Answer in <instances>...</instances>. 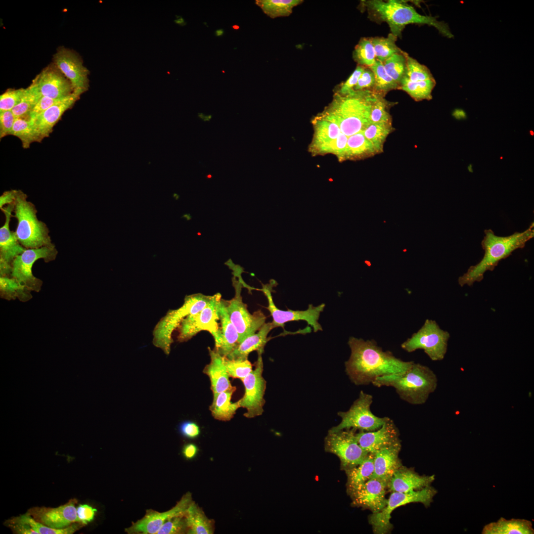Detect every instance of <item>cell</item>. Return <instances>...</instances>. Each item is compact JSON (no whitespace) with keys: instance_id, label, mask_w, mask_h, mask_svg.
<instances>
[{"instance_id":"47","label":"cell","mask_w":534,"mask_h":534,"mask_svg":"<svg viewBox=\"0 0 534 534\" xmlns=\"http://www.w3.org/2000/svg\"><path fill=\"white\" fill-rule=\"evenodd\" d=\"M407 54L402 50L393 55L382 63L387 73L400 87L406 69Z\"/></svg>"},{"instance_id":"61","label":"cell","mask_w":534,"mask_h":534,"mask_svg":"<svg viewBox=\"0 0 534 534\" xmlns=\"http://www.w3.org/2000/svg\"><path fill=\"white\" fill-rule=\"evenodd\" d=\"M182 218H186L187 220H188V221L191 219V216H190V215L189 214L184 215L182 217Z\"/></svg>"},{"instance_id":"44","label":"cell","mask_w":534,"mask_h":534,"mask_svg":"<svg viewBox=\"0 0 534 534\" xmlns=\"http://www.w3.org/2000/svg\"><path fill=\"white\" fill-rule=\"evenodd\" d=\"M42 97L36 86L32 84L25 89L20 101L11 110L16 118H29V114L39 99Z\"/></svg>"},{"instance_id":"12","label":"cell","mask_w":534,"mask_h":534,"mask_svg":"<svg viewBox=\"0 0 534 534\" xmlns=\"http://www.w3.org/2000/svg\"><path fill=\"white\" fill-rule=\"evenodd\" d=\"M221 299V294L217 293L202 310L187 315L176 329L177 340L187 341L201 331L209 332L215 339L220 328L219 305Z\"/></svg>"},{"instance_id":"36","label":"cell","mask_w":534,"mask_h":534,"mask_svg":"<svg viewBox=\"0 0 534 534\" xmlns=\"http://www.w3.org/2000/svg\"><path fill=\"white\" fill-rule=\"evenodd\" d=\"M301 0H257L256 3L271 18L288 16L293 8L301 3Z\"/></svg>"},{"instance_id":"35","label":"cell","mask_w":534,"mask_h":534,"mask_svg":"<svg viewBox=\"0 0 534 534\" xmlns=\"http://www.w3.org/2000/svg\"><path fill=\"white\" fill-rule=\"evenodd\" d=\"M314 134L311 149L336 138L341 133L335 123L319 116L314 121Z\"/></svg>"},{"instance_id":"40","label":"cell","mask_w":534,"mask_h":534,"mask_svg":"<svg viewBox=\"0 0 534 534\" xmlns=\"http://www.w3.org/2000/svg\"><path fill=\"white\" fill-rule=\"evenodd\" d=\"M373 44L376 60L382 63L395 53L402 50L396 44L397 37L389 34L387 37H370Z\"/></svg>"},{"instance_id":"46","label":"cell","mask_w":534,"mask_h":534,"mask_svg":"<svg viewBox=\"0 0 534 534\" xmlns=\"http://www.w3.org/2000/svg\"><path fill=\"white\" fill-rule=\"evenodd\" d=\"M357 65L370 67L375 63V53L370 37L361 38L356 45L353 53Z\"/></svg>"},{"instance_id":"38","label":"cell","mask_w":534,"mask_h":534,"mask_svg":"<svg viewBox=\"0 0 534 534\" xmlns=\"http://www.w3.org/2000/svg\"><path fill=\"white\" fill-rule=\"evenodd\" d=\"M0 291L1 298L8 301L18 298L26 302L32 298L31 291L12 277H0Z\"/></svg>"},{"instance_id":"55","label":"cell","mask_w":534,"mask_h":534,"mask_svg":"<svg viewBox=\"0 0 534 534\" xmlns=\"http://www.w3.org/2000/svg\"><path fill=\"white\" fill-rule=\"evenodd\" d=\"M61 99H54L46 96H42L30 112L29 114L30 119H33L35 118Z\"/></svg>"},{"instance_id":"4","label":"cell","mask_w":534,"mask_h":534,"mask_svg":"<svg viewBox=\"0 0 534 534\" xmlns=\"http://www.w3.org/2000/svg\"><path fill=\"white\" fill-rule=\"evenodd\" d=\"M376 93L354 90L345 95L336 93L331 103L319 117L336 124L348 137L362 132L370 124L372 104Z\"/></svg>"},{"instance_id":"33","label":"cell","mask_w":534,"mask_h":534,"mask_svg":"<svg viewBox=\"0 0 534 534\" xmlns=\"http://www.w3.org/2000/svg\"><path fill=\"white\" fill-rule=\"evenodd\" d=\"M373 460L374 454L369 453L360 464L345 470L349 493L371 479L374 471Z\"/></svg>"},{"instance_id":"15","label":"cell","mask_w":534,"mask_h":534,"mask_svg":"<svg viewBox=\"0 0 534 534\" xmlns=\"http://www.w3.org/2000/svg\"><path fill=\"white\" fill-rule=\"evenodd\" d=\"M257 352L258 358L254 369L241 380L245 392L243 396L237 401L240 407L246 409L244 416L248 418L261 415L264 412L263 407L265 403L264 395L266 381L263 376L262 354L264 351Z\"/></svg>"},{"instance_id":"9","label":"cell","mask_w":534,"mask_h":534,"mask_svg":"<svg viewBox=\"0 0 534 534\" xmlns=\"http://www.w3.org/2000/svg\"><path fill=\"white\" fill-rule=\"evenodd\" d=\"M239 280L232 278L235 290L234 296L229 300H223L230 319L238 334L239 344L247 337L257 332L266 323V316L261 310L251 313L242 300L241 291L244 284L241 275Z\"/></svg>"},{"instance_id":"60","label":"cell","mask_w":534,"mask_h":534,"mask_svg":"<svg viewBox=\"0 0 534 534\" xmlns=\"http://www.w3.org/2000/svg\"><path fill=\"white\" fill-rule=\"evenodd\" d=\"M199 117L204 121H209L212 118L211 115H205L203 113L198 114Z\"/></svg>"},{"instance_id":"10","label":"cell","mask_w":534,"mask_h":534,"mask_svg":"<svg viewBox=\"0 0 534 534\" xmlns=\"http://www.w3.org/2000/svg\"><path fill=\"white\" fill-rule=\"evenodd\" d=\"M437 492L436 490L431 486L409 492H392L383 509L378 513H372L369 517L368 521L372 526L373 532L377 534L388 533L393 528L390 519L391 513L395 509L414 502L421 503L425 507H429Z\"/></svg>"},{"instance_id":"3","label":"cell","mask_w":534,"mask_h":534,"mask_svg":"<svg viewBox=\"0 0 534 534\" xmlns=\"http://www.w3.org/2000/svg\"><path fill=\"white\" fill-rule=\"evenodd\" d=\"M485 236L481 242L484 255L476 265L469 267L467 271L458 279L459 285L472 286L480 282L487 271H492L501 260L511 255L513 252L525 246L526 243L534 236V222L523 232H515L507 236H499L490 229L484 231Z\"/></svg>"},{"instance_id":"17","label":"cell","mask_w":534,"mask_h":534,"mask_svg":"<svg viewBox=\"0 0 534 534\" xmlns=\"http://www.w3.org/2000/svg\"><path fill=\"white\" fill-rule=\"evenodd\" d=\"M193 501L192 494L187 492L168 511L159 512L152 509H147L144 517L126 528L125 532L129 534H156L168 520L175 516L184 515Z\"/></svg>"},{"instance_id":"52","label":"cell","mask_w":534,"mask_h":534,"mask_svg":"<svg viewBox=\"0 0 534 534\" xmlns=\"http://www.w3.org/2000/svg\"><path fill=\"white\" fill-rule=\"evenodd\" d=\"M365 68V67L357 65L349 78L340 85V87L336 93L340 95H345L354 91V87Z\"/></svg>"},{"instance_id":"37","label":"cell","mask_w":534,"mask_h":534,"mask_svg":"<svg viewBox=\"0 0 534 534\" xmlns=\"http://www.w3.org/2000/svg\"><path fill=\"white\" fill-rule=\"evenodd\" d=\"M10 135L18 137L24 149L29 148L33 142H41L32 121L29 118H16Z\"/></svg>"},{"instance_id":"63","label":"cell","mask_w":534,"mask_h":534,"mask_svg":"<svg viewBox=\"0 0 534 534\" xmlns=\"http://www.w3.org/2000/svg\"><path fill=\"white\" fill-rule=\"evenodd\" d=\"M219 31V30H218V31H216V33H217V34H218ZM222 33V30H220V32H219V36L221 35Z\"/></svg>"},{"instance_id":"56","label":"cell","mask_w":534,"mask_h":534,"mask_svg":"<svg viewBox=\"0 0 534 534\" xmlns=\"http://www.w3.org/2000/svg\"><path fill=\"white\" fill-rule=\"evenodd\" d=\"M77 513L79 522L87 525L94 519L97 510L88 504H81L77 508Z\"/></svg>"},{"instance_id":"30","label":"cell","mask_w":534,"mask_h":534,"mask_svg":"<svg viewBox=\"0 0 534 534\" xmlns=\"http://www.w3.org/2000/svg\"><path fill=\"white\" fill-rule=\"evenodd\" d=\"M482 534H534L532 522L523 519L507 520L500 518L497 521L486 525Z\"/></svg>"},{"instance_id":"20","label":"cell","mask_w":534,"mask_h":534,"mask_svg":"<svg viewBox=\"0 0 534 534\" xmlns=\"http://www.w3.org/2000/svg\"><path fill=\"white\" fill-rule=\"evenodd\" d=\"M387 489L386 482L371 478L349 494L353 504L376 513L382 510L386 504Z\"/></svg>"},{"instance_id":"23","label":"cell","mask_w":534,"mask_h":534,"mask_svg":"<svg viewBox=\"0 0 534 534\" xmlns=\"http://www.w3.org/2000/svg\"><path fill=\"white\" fill-rule=\"evenodd\" d=\"M80 94L73 92L57 101L41 114L31 119L41 141L49 136L54 126L61 119L64 112L71 108L79 99Z\"/></svg>"},{"instance_id":"51","label":"cell","mask_w":534,"mask_h":534,"mask_svg":"<svg viewBox=\"0 0 534 534\" xmlns=\"http://www.w3.org/2000/svg\"><path fill=\"white\" fill-rule=\"evenodd\" d=\"M26 89H8L0 96V112L11 111L22 99Z\"/></svg>"},{"instance_id":"7","label":"cell","mask_w":534,"mask_h":534,"mask_svg":"<svg viewBox=\"0 0 534 534\" xmlns=\"http://www.w3.org/2000/svg\"><path fill=\"white\" fill-rule=\"evenodd\" d=\"M212 297L201 293L186 296L180 307L169 310L156 324L153 331V345L162 349L166 355H169L174 332L187 315L202 310Z\"/></svg>"},{"instance_id":"27","label":"cell","mask_w":534,"mask_h":534,"mask_svg":"<svg viewBox=\"0 0 534 534\" xmlns=\"http://www.w3.org/2000/svg\"><path fill=\"white\" fill-rule=\"evenodd\" d=\"M219 313L220 326L217 336L214 339L215 350L222 356L227 357L239 344L238 334L229 317L222 299L219 305Z\"/></svg>"},{"instance_id":"24","label":"cell","mask_w":534,"mask_h":534,"mask_svg":"<svg viewBox=\"0 0 534 534\" xmlns=\"http://www.w3.org/2000/svg\"><path fill=\"white\" fill-rule=\"evenodd\" d=\"M435 480V475H419L412 470L401 466L393 474L387 483V489L392 492H409L422 490Z\"/></svg>"},{"instance_id":"48","label":"cell","mask_w":534,"mask_h":534,"mask_svg":"<svg viewBox=\"0 0 534 534\" xmlns=\"http://www.w3.org/2000/svg\"><path fill=\"white\" fill-rule=\"evenodd\" d=\"M348 138V136L341 133L336 138L316 147L312 151L316 153H333L339 160H345Z\"/></svg>"},{"instance_id":"34","label":"cell","mask_w":534,"mask_h":534,"mask_svg":"<svg viewBox=\"0 0 534 534\" xmlns=\"http://www.w3.org/2000/svg\"><path fill=\"white\" fill-rule=\"evenodd\" d=\"M377 154L372 144L365 138L362 132L348 137L346 159L368 157Z\"/></svg>"},{"instance_id":"13","label":"cell","mask_w":534,"mask_h":534,"mask_svg":"<svg viewBox=\"0 0 534 534\" xmlns=\"http://www.w3.org/2000/svg\"><path fill=\"white\" fill-rule=\"evenodd\" d=\"M353 429L330 431L325 438L326 451L337 455L345 470L360 464L368 453L359 445Z\"/></svg>"},{"instance_id":"8","label":"cell","mask_w":534,"mask_h":534,"mask_svg":"<svg viewBox=\"0 0 534 534\" xmlns=\"http://www.w3.org/2000/svg\"><path fill=\"white\" fill-rule=\"evenodd\" d=\"M449 332L441 329L436 321L426 319L420 329L401 344L408 353L423 350L433 361L443 360L446 354Z\"/></svg>"},{"instance_id":"19","label":"cell","mask_w":534,"mask_h":534,"mask_svg":"<svg viewBox=\"0 0 534 534\" xmlns=\"http://www.w3.org/2000/svg\"><path fill=\"white\" fill-rule=\"evenodd\" d=\"M77 500H70L66 504L56 508L36 507L30 509L28 513L37 522L48 527L61 529L73 523H80L75 504Z\"/></svg>"},{"instance_id":"25","label":"cell","mask_w":534,"mask_h":534,"mask_svg":"<svg viewBox=\"0 0 534 534\" xmlns=\"http://www.w3.org/2000/svg\"><path fill=\"white\" fill-rule=\"evenodd\" d=\"M401 448L399 441L374 454V471L371 478L388 483L394 473L401 466L399 458Z\"/></svg>"},{"instance_id":"43","label":"cell","mask_w":534,"mask_h":534,"mask_svg":"<svg viewBox=\"0 0 534 534\" xmlns=\"http://www.w3.org/2000/svg\"><path fill=\"white\" fill-rule=\"evenodd\" d=\"M369 68L375 75V86L372 91L385 96L392 90L399 89V85L387 73L382 62L376 60Z\"/></svg>"},{"instance_id":"6","label":"cell","mask_w":534,"mask_h":534,"mask_svg":"<svg viewBox=\"0 0 534 534\" xmlns=\"http://www.w3.org/2000/svg\"><path fill=\"white\" fill-rule=\"evenodd\" d=\"M14 205V217L17 220L15 232L20 244L26 249L54 245L46 224L37 217L35 206L21 190H17Z\"/></svg>"},{"instance_id":"53","label":"cell","mask_w":534,"mask_h":534,"mask_svg":"<svg viewBox=\"0 0 534 534\" xmlns=\"http://www.w3.org/2000/svg\"><path fill=\"white\" fill-rule=\"evenodd\" d=\"M375 82L374 72L370 68L365 67L354 87V90L372 91L375 86Z\"/></svg>"},{"instance_id":"28","label":"cell","mask_w":534,"mask_h":534,"mask_svg":"<svg viewBox=\"0 0 534 534\" xmlns=\"http://www.w3.org/2000/svg\"><path fill=\"white\" fill-rule=\"evenodd\" d=\"M210 362L206 365L203 373L209 378L213 396L232 388L224 361V356L215 349L208 348Z\"/></svg>"},{"instance_id":"50","label":"cell","mask_w":534,"mask_h":534,"mask_svg":"<svg viewBox=\"0 0 534 534\" xmlns=\"http://www.w3.org/2000/svg\"><path fill=\"white\" fill-rule=\"evenodd\" d=\"M188 533V528L184 515L174 517L166 521L157 534H184Z\"/></svg>"},{"instance_id":"22","label":"cell","mask_w":534,"mask_h":534,"mask_svg":"<svg viewBox=\"0 0 534 534\" xmlns=\"http://www.w3.org/2000/svg\"><path fill=\"white\" fill-rule=\"evenodd\" d=\"M357 441L367 453L374 454L399 441V432L393 420L387 417L382 426L372 431L356 433Z\"/></svg>"},{"instance_id":"5","label":"cell","mask_w":534,"mask_h":534,"mask_svg":"<svg viewBox=\"0 0 534 534\" xmlns=\"http://www.w3.org/2000/svg\"><path fill=\"white\" fill-rule=\"evenodd\" d=\"M438 382L436 374L431 368L414 362L405 371L377 377L372 384L377 387H393L403 401L421 405L435 391Z\"/></svg>"},{"instance_id":"14","label":"cell","mask_w":534,"mask_h":534,"mask_svg":"<svg viewBox=\"0 0 534 534\" xmlns=\"http://www.w3.org/2000/svg\"><path fill=\"white\" fill-rule=\"evenodd\" d=\"M58 254L55 245L36 249H26L17 256L12 263V277L31 291L39 292L43 281L32 273L34 263L42 259L46 263L54 261Z\"/></svg>"},{"instance_id":"62","label":"cell","mask_w":534,"mask_h":534,"mask_svg":"<svg viewBox=\"0 0 534 534\" xmlns=\"http://www.w3.org/2000/svg\"><path fill=\"white\" fill-rule=\"evenodd\" d=\"M232 28L235 30H237L239 28V27L238 25H233Z\"/></svg>"},{"instance_id":"29","label":"cell","mask_w":534,"mask_h":534,"mask_svg":"<svg viewBox=\"0 0 534 534\" xmlns=\"http://www.w3.org/2000/svg\"><path fill=\"white\" fill-rule=\"evenodd\" d=\"M274 328L271 322L265 323L256 333L247 337L226 357L231 359H247L253 351H264L269 340L267 335Z\"/></svg>"},{"instance_id":"31","label":"cell","mask_w":534,"mask_h":534,"mask_svg":"<svg viewBox=\"0 0 534 534\" xmlns=\"http://www.w3.org/2000/svg\"><path fill=\"white\" fill-rule=\"evenodd\" d=\"M184 516L190 534H213L215 529L213 519L209 518L202 508L194 501L186 510Z\"/></svg>"},{"instance_id":"16","label":"cell","mask_w":534,"mask_h":534,"mask_svg":"<svg viewBox=\"0 0 534 534\" xmlns=\"http://www.w3.org/2000/svg\"><path fill=\"white\" fill-rule=\"evenodd\" d=\"M276 285V282L274 279H270L269 283L262 284V288L260 289L267 298L268 306L267 309L272 317L271 322L274 328L281 327L284 329V324L287 322L304 320L312 327L314 332L322 330L318 320L320 313L324 309V304L317 307L310 304L308 309L305 311H293L289 309L287 311L281 310L274 304L272 296L273 287Z\"/></svg>"},{"instance_id":"54","label":"cell","mask_w":534,"mask_h":534,"mask_svg":"<svg viewBox=\"0 0 534 534\" xmlns=\"http://www.w3.org/2000/svg\"><path fill=\"white\" fill-rule=\"evenodd\" d=\"M16 117L11 111L0 112V138L10 135Z\"/></svg>"},{"instance_id":"39","label":"cell","mask_w":534,"mask_h":534,"mask_svg":"<svg viewBox=\"0 0 534 534\" xmlns=\"http://www.w3.org/2000/svg\"><path fill=\"white\" fill-rule=\"evenodd\" d=\"M10 520L29 526L38 534H72L84 525L81 523H75L64 529H55L37 522L28 512Z\"/></svg>"},{"instance_id":"26","label":"cell","mask_w":534,"mask_h":534,"mask_svg":"<svg viewBox=\"0 0 534 534\" xmlns=\"http://www.w3.org/2000/svg\"><path fill=\"white\" fill-rule=\"evenodd\" d=\"M14 206V203L8 204L1 210L5 215V220L3 225L0 228V261L11 266L14 259L26 249L18 241L15 232L9 229Z\"/></svg>"},{"instance_id":"18","label":"cell","mask_w":534,"mask_h":534,"mask_svg":"<svg viewBox=\"0 0 534 534\" xmlns=\"http://www.w3.org/2000/svg\"><path fill=\"white\" fill-rule=\"evenodd\" d=\"M56 67L71 83L73 92L81 95L89 87V70L73 50L60 47L53 55Z\"/></svg>"},{"instance_id":"57","label":"cell","mask_w":534,"mask_h":534,"mask_svg":"<svg viewBox=\"0 0 534 534\" xmlns=\"http://www.w3.org/2000/svg\"><path fill=\"white\" fill-rule=\"evenodd\" d=\"M179 430L183 436L189 439H194L197 437L200 433L199 426L196 423L191 421L182 422L179 425Z\"/></svg>"},{"instance_id":"59","label":"cell","mask_w":534,"mask_h":534,"mask_svg":"<svg viewBox=\"0 0 534 534\" xmlns=\"http://www.w3.org/2000/svg\"><path fill=\"white\" fill-rule=\"evenodd\" d=\"M198 450V447L195 444L189 443L184 445L182 452L186 459H191L196 455Z\"/></svg>"},{"instance_id":"1","label":"cell","mask_w":534,"mask_h":534,"mask_svg":"<svg viewBox=\"0 0 534 534\" xmlns=\"http://www.w3.org/2000/svg\"><path fill=\"white\" fill-rule=\"evenodd\" d=\"M351 349L349 359L345 362V371L352 383L357 386L368 385L377 377L402 373L414 362L403 361L390 351H384L374 340H364L350 337Z\"/></svg>"},{"instance_id":"49","label":"cell","mask_w":534,"mask_h":534,"mask_svg":"<svg viewBox=\"0 0 534 534\" xmlns=\"http://www.w3.org/2000/svg\"><path fill=\"white\" fill-rule=\"evenodd\" d=\"M224 361L229 376L233 378L242 380L253 370L248 358L231 359L224 356Z\"/></svg>"},{"instance_id":"41","label":"cell","mask_w":534,"mask_h":534,"mask_svg":"<svg viewBox=\"0 0 534 534\" xmlns=\"http://www.w3.org/2000/svg\"><path fill=\"white\" fill-rule=\"evenodd\" d=\"M393 130L392 125L370 123L362 132L365 138L379 153L383 151L386 139Z\"/></svg>"},{"instance_id":"11","label":"cell","mask_w":534,"mask_h":534,"mask_svg":"<svg viewBox=\"0 0 534 534\" xmlns=\"http://www.w3.org/2000/svg\"><path fill=\"white\" fill-rule=\"evenodd\" d=\"M373 396L361 391L358 398L354 401L349 409L339 411L338 415L341 421L330 430L335 431L353 429L362 431H372L380 428L387 417H380L374 415L370 409Z\"/></svg>"},{"instance_id":"21","label":"cell","mask_w":534,"mask_h":534,"mask_svg":"<svg viewBox=\"0 0 534 534\" xmlns=\"http://www.w3.org/2000/svg\"><path fill=\"white\" fill-rule=\"evenodd\" d=\"M32 83L42 96L61 99L71 95L73 89L70 81L53 66L44 68Z\"/></svg>"},{"instance_id":"45","label":"cell","mask_w":534,"mask_h":534,"mask_svg":"<svg viewBox=\"0 0 534 534\" xmlns=\"http://www.w3.org/2000/svg\"><path fill=\"white\" fill-rule=\"evenodd\" d=\"M375 93V98L371 108L370 123L392 125L389 109L393 105V102L387 100L385 96Z\"/></svg>"},{"instance_id":"58","label":"cell","mask_w":534,"mask_h":534,"mask_svg":"<svg viewBox=\"0 0 534 534\" xmlns=\"http://www.w3.org/2000/svg\"><path fill=\"white\" fill-rule=\"evenodd\" d=\"M17 190H10L4 192L0 196V209L1 210L4 205L14 203Z\"/></svg>"},{"instance_id":"32","label":"cell","mask_w":534,"mask_h":534,"mask_svg":"<svg viewBox=\"0 0 534 534\" xmlns=\"http://www.w3.org/2000/svg\"><path fill=\"white\" fill-rule=\"evenodd\" d=\"M236 388L223 391L213 396V401L209 407L213 417L220 421H227L234 416L236 410L240 408L238 401H231L232 394Z\"/></svg>"},{"instance_id":"64","label":"cell","mask_w":534,"mask_h":534,"mask_svg":"<svg viewBox=\"0 0 534 534\" xmlns=\"http://www.w3.org/2000/svg\"><path fill=\"white\" fill-rule=\"evenodd\" d=\"M211 177H212V176H211V175H208V176H207V178H211Z\"/></svg>"},{"instance_id":"2","label":"cell","mask_w":534,"mask_h":534,"mask_svg":"<svg viewBox=\"0 0 534 534\" xmlns=\"http://www.w3.org/2000/svg\"><path fill=\"white\" fill-rule=\"evenodd\" d=\"M359 6L361 10L367 11L371 21L387 23L391 34L397 38L401 37L405 26L410 24H427L435 27L445 37H453L447 24L435 17L419 14L413 6L400 0H361Z\"/></svg>"},{"instance_id":"42","label":"cell","mask_w":534,"mask_h":534,"mask_svg":"<svg viewBox=\"0 0 534 534\" xmlns=\"http://www.w3.org/2000/svg\"><path fill=\"white\" fill-rule=\"evenodd\" d=\"M436 84L434 78L418 83L402 82L399 89L406 92L416 101L430 100L432 92Z\"/></svg>"}]
</instances>
